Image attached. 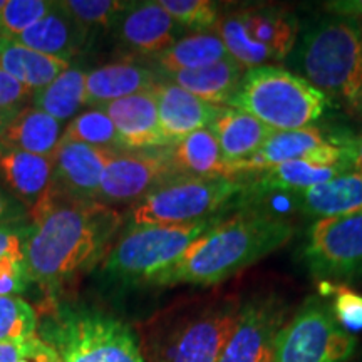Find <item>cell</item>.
Returning a JSON list of instances; mask_svg holds the SVG:
<instances>
[{"mask_svg":"<svg viewBox=\"0 0 362 362\" xmlns=\"http://www.w3.org/2000/svg\"><path fill=\"white\" fill-rule=\"evenodd\" d=\"M25 216V208L11 193L0 188V225H16Z\"/></svg>","mask_w":362,"mask_h":362,"instance_id":"41","label":"cell"},{"mask_svg":"<svg viewBox=\"0 0 362 362\" xmlns=\"http://www.w3.org/2000/svg\"><path fill=\"white\" fill-rule=\"evenodd\" d=\"M112 27L121 45L136 56L156 59L178 40V24L160 2L129 4Z\"/></svg>","mask_w":362,"mask_h":362,"instance_id":"15","label":"cell"},{"mask_svg":"<svg viewBox=\"0 0 362 362\" xmlns=\"http://www.w3.org/2000/svg\"><path fill=\"white\" fill-rule=\"evenodd\" d=\"M245 192V180L176 175L134 203L129 228L187 225L211 218L220 208Z\"/></svg>","mask_w":362,"mask_h":362,"instance_id":"8","label":"cell"},{"mask_svg":"<svg viewBox=\"0 0 362 362\" xmlns=\"http://www.w3.org/2000/svg\"><path fill=\"white\" fill-rule=\"evenodd\" d=\"M329 99L304 78L277 66L247 69L226 106L243 111L275 131L309 128Z\"/></svg>","mask_w":362,"mask_h":362,"instance_id":"6","label":"cell"},{"mask_svg":"<svg viewBox=\"0 0 362 362\" xmlns=\"http://www.w3.org/2000/svg\"><path fill=\"white\" fill-rule=\"evenodd\" d=\"M30 211L34 223L22 243L25 279L47 291L103 260L123 223V215L104 203L49 193Z\"/></svg>","mask_w":362,"mask_h":362,"instance_id":"1","label":"cell"},{"mask_svg":"<svg viewBox=\"0 0 362 362\" xmlns=\"http://www.w3.org/2000/svg\"><path fill=\"white\" fill-rule=\"evenodd\" d=\"M27 228L16 225H0V259L2 257H16L24 260L22 243H24Z\"/></svg>","mask_w":362,"mask_h":362,"instance_id":"40","label":"cell"},{"mask_svg":"<svg viewBox=\"0 0 362 362\" xmlns=\"http://www.w3.org/2000/svg\"><path fill=\"white\" fill-rule=\"evenodd\" d=\"M325 11L347 19H362V0H336L325 4Z\"/></svg>","mask_w":362,"mask_h":362,"instance_id":"43","label":"cell"},{"mask_svg":"<svg viewBox=\"0 0 362 362\" xmlns=\"http://www.w3.org/2000/svg\"><path fill=\"white\" fill-rule=\"evenodd\" d=\"M29 341L21 344H0V362H19L21 357L25 354Z\"/></svg>","mask_w":362,"mask_h":362,"instance_id":"44","label":"cell"},{"mask_svg":"<svg viewBox=\"0 0 362 362\" xmlns=\"http://www.w3.org/2000/svg\"><path fill=\"white\" fill-rule=\"evenodd\" d=\"M218 221L211 216L187 225L129 228L104 257V274L124 285H153L194 240Z\"/></svg>","mask_w":362,"mask_h":362,"instance_id":"7","label":"cell"},{"mask_svg":"<svg viewBox=\"0 0 362 362\" xmlns=\"http://www.w3.org/2000/svg\"><path fill=\"white\" fill-rule=\"evenodd\" d=\"M51 362H146L138 334L94 307L54 304L37 324Z\"/></svg>","mask_w":362,"mask_h":362,"instance_id":"3","label":"cell"},{"mask_svg":"<svg viewBox=\"0 0 362 362\" xmlns=\"http://www.w3.org/2000/svg\"><path fill=\"white\" fill-rule=\"evenodd\" d=\"M356 349V337L334 319L322 297H309L275 341L272 362H346Z\"/></svg>","mask_w":362,"mask_h":362,"instance_id":"9","label":"cell"},{"mask_svg":"<svg viewBox=\"0 0 362 362\" xmlns=\"http://www.w3.org/2000/svg\"><path fill=\"white\" fill-rule=\"evenodd\" d=\"M4 4H6V0H0V11H2V7H4Z\"/></svg>","mask_w":362,"mask_h":362,"instance_id":"47","label":"cell"},{"mask_svg":"<svg viewBox=\"0 0 362 362\" xmlns=\"http://www.w3.org/2000/svg\"><path fill=\"white\" fill-rule=\"evenodd\" d=\"M210 129L214 131L220 144L226 168L228 165H235L255 155L275 133V129L269 128L257 117L228 106L221 107Z\"/></svg>","mask_w":362,"mask_h":362,"instance_id":"22","label":"cell"},{"mask_svg":"<svg viewBox=\"0 0 362 362\" xmlns=\"http://www.w3.org/2000/svg\"><path fill=\"white\" fill-rule=\"evenodd\" d=\"M228 57L230 54L220 35L215 30H205L178 39L168 51L160 54L155 62L161 74L170 76L180 71L210 66Z\"/></svg>","mask_w":362,"mask_h":362,"instance_id":"28","label":"cell"},{"mask_svg":"<svg viewBox=\"0 0 362 362\" xmlns=\"http://www.w3.org/2000/svg\"><path fill=\"white\" fill-rule=\"evenodd\" d=\"M86 37H88V30L72 19L61 7V4L54 2L52 8L42 19L30 25L13 40L35 52L69 61L84 47Z\"/></svg>","mask_w":362,"mask_h":362,"instance_id":"18","label":"cell"},{"mask_svg":"<svg viewBox=\"0 0 362 362\" xmlns=\"http://www.w3.org/2000/svg\"><path fill=\"white\" fill-rule=\"evenodd\" d=\"M347 171L349 168L344 165L325 166L302 160L287 161L257 173L252 183L247 185V192L252 194L275 192L297 193L319 183H325V181L347 173Z\"/></svg>","mask_w":362,"mask_h":362,"instance_id":"26","label":"cell"},{"mask_svg":"<svg viewBox=\"0 0 362 362\" xmlns=\"http://www.w3.org/2000/svg\"><path fill=\"white\" fill-rule=\"evenodd\" d=\"M336 144L344 148L347 158V165L352 168L356 173H362V134L359 136H349V138H344Z\"/></svg>","mask_w":362,"mask_h":362,"instance_id":"42","label":"cell"},{"mask_svg":"<svg viewBox=\"0 0 362 362\" xmlns=\"http://www.w3.org/2000/svg\"><path fill=\"white\" fill-rule=\"evenodd\" d=\"M115 151L117 149L61 139L52 155V180L47 193L66 200L98 202L104 168Z\"/></svg>","mask_w":362,"mask_h":362,"instance_id":"14","label":"cell"},{"mask_svg":"<svg viewBox=\"0 0 362 362\" xmlns=\"http://www.w3.org/2000/svg\"><path fill=\"white\" fill-rule=\"evenodd\" d=\"M214 30L220 35V39L223 40L230 57L235 59V61H237L238 64H242L245 69L265 66L267 61L275 59L274 52L250 39V35H248L247 30L243 29L237 13L226 16L223 19H218L216 25L214 27ZM275 61H277V59H275Z\"/></svg>","mask_w":362,"mask_h":362,"instance_id":"32","label":"cell"},{"mask_svg":"<svg viewBox=\"0 0 362 362\" xmlns=\"http://www.w3.org/2000/svg\"><path fill=\"white\" fill-rule=\"evenodd\" d=\"M320 293L332 297L334 319L337 324L354 336V332L362 330V296L347 285H339L334 282H320Z\"/></svg>","mask_w":362,"mask_h":362,"instance_id":"37","label":"cell"},{"mask_svg":"<svg viewBox=\"0 0 362 362\" xmlns=\"http://www.w3.org/2000/svg\"><path fill=\"white\" fill-rule=\"evenodd\" d=\"M171 161L180 175L198 178H228L226 163L214 131L203 128L170 148Z\"/></svg>","mask_w":362,"mask_h":362,"instance_id":"27","label":"cell"},{"mask_svg":"<svg viewBox=\"0 0 362 362\" xmlns=\"http://www.w3.org/2000/svg\"><path fill=\"white\" fill-rule=\"evenodd\" d=\"M288 307L277 293H260L240 304L233 332L218 362H272Z\"/></svg>","mask_w":362,"mask_h":362,"instance_id":"12","label":"cell"},{"mask_svg":"<svg viewBox=\"0 0 362 362\" xmlns=\"http://www.w3.org/2000/svg\"><path fill=\"white\" fill-rule=\"evenodd\" d=\"M34 93L25 86L17 83L12 76L0 69V117L11 121L17 112L27 107V103H33Z\"/></svg>","mask_w":362,"mask_h":362,"instance_id":"38","label":"cell"},{"mask_svg":"<svg viewBox=\"0 0 362 362\" xmlns=\"http://www.w3.org/2000/svg\"><path fill=\"white\" fill-rule=\"evenodd\" d=\"M62 141H74L89 144L96 148H107V149H123L119 141V136L116 133L115 124L107 117L104 111L99 107L84 111L72 117L67 128L62 131Z\"/></svg>","mask_w":362,"mask_h":362,"instance_id":"31","label":"cell"},{"mask_svg":"<svg viewBox=\"0 0 362 362\" xmlns=\"http://www.w3.org/2000/svg\"><path fill=\"white\" fill-rule=\"evenodd\" d=\"M98 107L112 121L123 149L144 151L171 146L160 128L156 99L151 89Z\"/></svg>","mask_w":362,"mask_h":362,"instance_id":"16","label":"cell"},{"mask_svg":"<svg viewBox=\"0 0 362 362\" xmlns=\"http://www.w3.org/2000/svg\"><path fill=\"white\" fill-rule=\"evenodd\" d=\"M69 67V61L45 56L16 40L0 37V69L33 93L44 89Z\"/></svg>","mask_w":362,"mask_h":362,"instance_id":"24","label":"cell"},{"mask_svg":"<svg viewBox=\"0 0 362 362\" xmlns=\"http://www.w3.org/2000/svg\"><path fill=\"white\" fill-rule=\"evenodd\" d=\"M176 24L205 33L218 22V7L210 0H158Z\"/></svg>","mask_w":362,"mask_h":362,"instance_id":"36","label":"cell"},{"mask_svg":"<svg viewBox=\"0 0 362 362\" xmlns=\"http://www.w3.org/2000/svg\"><path fill=\"white\" fill-rule=\"evenodd\" d=\"M59 4L88 33L96 27L112 25L129 6V2L117 0H67Z\"/></svg>","mask_w":362,"mask_h":362,"instance_id":"35","label":"cell"},{"mask_svg":"<svg viewBox=\"0 0 362 362\" xmlns=\"http://www.w3.org/2000/svg\"><path fill=\"white\" fill-rule=\"evenodd\" d=\"M54 2L45 0H6L0 11V37L17 39L24 30L51 11Z\"/></svg>","mask_w":362,"mask_h":362,"instance_id":"34","label":"cell"},{"mask_svg":"<svg viewBox=\"0 0 362 362\" xmlns=\"http://www.w3.org/2000/svg\"><path fill=\"white\" fill-rule=\"evenodd\" d=\"M293 232L288 220L262 211L220 220L194 240L151 287L220 284L291 242Z\"/></svg>","mask_w":362,"mask_h":362,"instance_id":"2","label":"cell"},{"mask_svg":"<svg viewBox=\"0 0 362 362\" xmlns=\"http://www.w3.org/2000/svg\"><path fill=\"white\" fill-rule=\"evenodd\" d=\"M238 297H220L161 317L149 327L146 362H218L232 336Z\"/></svg>","mask_w":362,"mask_h":362,"instance_id":"5","label":"cell"},{"mask_svg":"<svg viewBox=\"0 0 362 362\" xmlns=\"http://www.w3.org/2000/svg\"><path fill=\"white\" fill-rule=\"evenodd\" d=\"M307 267L322 282L347 280L362 272V214L320 218L307 232Z\"/></svg>","mask_w":362,"mask_h":362,"instance_id":"10","label":"cell"},{"mask_svg":"<svg viewBox=\"0 0 362 362\" xmlns=\"http://www.w3.org/2000/svg\"><path fill=\"white\" fill-rule=\"evenodd\" d=\"M170 148L115 151L104 168L98 202L107 206L136 203L166 180L180 175L171 161Z\"/></svg>","mask_w":362,"mask_h":362,"instance_id":"11","label":"cell"},{"mask_svg":"<svg viewBox=\"0 0 362 362\" xmlns=\"http://www.w3.org/2000/svg\"><path fill=\"white\" fill-rule=\"evenodd\" d=\"M158 76L136 62H115L86 74V106L98 107L153 89Z\"/></svg>","mask_w":362,"mask_h":362,"instance_id":"20","label":"cell"},{"mask_svg":"<svg viewBox=\"0 0 362 362\" xmlns=\"http://www.w3.org/2000/svg\"><path fill=\"white\" fill-rule=\"evenodd\" d=\"M52 166V156L0 151V181L22 206L30 210L51 187Z\"/></svg>","mask_w":362,"mask_h":362,"instance_id":"19","label":"cell"},{"mask_svg":"<svg viewBox=\"0 0 362 362\" xmlns=\"http://www.w3.org/2000/svg\"><path fill=\"white\" fill-rule=\"evenodd\" d=\"M7 124V121H4L2 117H0V133H2V129H4V126Z\"/></svg>","mask_w":362,"mask_h":362,"instance_id":"46","label":"cell"},{"mask_svg":"<svg viewBox=\"0 0 362 362\" xmlns=\"http://www.w3.org/2000/svg\"><path fill=\"white\" fill-rule=\"evenodd\" d=\"M160 128L173 146L194 131L210 128L223 106L205 103L170 79H158L153 86Z\"/></svg>","mask_w":362,"mask_h":362,"instance_id":"17","label":"cell"},{"mask_svg":"<svg viewBox=\"0 0 362 362\" xmlns=\"http://www.w3.org/2000/svg\"><path fill=\"white\" fill-rule=\"evenodd\" d=\"M252 40L274 52L277 61L292 54L297 44V22L285 12L248 8L237 13Z\"/></svg>","mask_w":362,"mask_h":362,"instance_id":"29","label":"cell"},{"mask_svg":"<svg viewBox=\"0 0 362 362\" xmlns=\"http://www.w3.org/2000/svg\"><path fill=\"white\" fill-rule=\"evenodd\" d=\"M27 279L24 272V260L16 257L0 259V297H17L24 292Z\"/></svg>","mask_w":362,"mask_h":362,"instance_id":"39","label":"cell"},{"mask_svg":"<svg viewBox=\"0 0 362 362\" xmlns=\"http://www.w3.org/2000/svg\"><path fill=\"white\" fill-rule=\"evenodd\" d=\"M245 71V67L238 64L235 59L228 57L210 66L198 67V69L175 72V74L165 76V79L173 81L175 84L202 101L215 104V106H226Z\"/></svg>","mask_w":362,"mask_h":362,"instance_id":"25","label":"cell"},{"mask_svg":"<svg viewBox=\"0 0 362 362\" xmlns=\"http://www.w3.org/2000/svg\"><path fill=\"white\" fill-rule=\"evenodd\" d=\"M62 136V123L27 106L17 112L0 133V151H24L52 156Z\"/></svg>","mask_w":362,"mask_h":362,"instance_id":"23","label":"cell"},{"mask_svg":"<svg viewBox=\"0 0 362 362\" xmlns=\"http://www.w3.org/2000/svg\"><path fill=\"white\" fill-rule=\"evenodd\" d=\"M356 22L357 30H359V39H361V47H362V19H352Z\"/></svg>","mask_w":362,"mask_h":362,"instance_id":"45","label":"cell"},{"mask_svg":"<svg viewBox=\"0 0 362 362\" xmlns=\"http://www.w3.org/2000/svg\"><path fill=\"white\" fill-rule=\"evenodd\" d=\"M292 66L327 99L362 112V47L354 21L334 16L312 24L293 51Z\"/></svg>","mask_w":362,"mask_h":362,"instance_id":"4","label":"cell"},{"mask_svg":"<svg viewBox=\"0 0 362 362\" xmlns=\"http://www.w3.org/2000/svg\"><path fill=\"white\" fill-rule=\"evenodd\" d=\"M86 106V72L76 67L62 72L44 89L34 93L33 107L45 112L59 123L72 119Z\"/></svg>","mask_w":362,"mask_h":362,"instance_id":"30","label":"cell"},{"mask_svg":"<svg viewBox=\"0 0 362 362\" xmlns=\"http://www.w3.org/2000/svg\"><path fill=\"white\" fill-rule=\"evenodd\" d=\"M312 161L317 165L337 166L347 165L346 151L334 141H327L324 133L317 128H302L292 131H275L255 155L235 165H228V178L257 175L287 161ZM351 170V168H349Z\"/></svg>","mask_w":362,"mask_h":362,"instance_id":"13","label":"cell"},{"mask_svg":"<svg viewBox=\"0 0 362 362\" xmlns=\"http://www.w3.org/2000/svg\"><path fill=\"white\" fill-rule=\"evenodd\" d=\"M292 194L304 214L319 220L362 214V173L347 171Z\"/></svg>","mask_w":362,"mask_h":362,"instance_id":"21","label":"cell"},{"mask_svg":"<svg viewBox=\"0 0 362 362\" xmlns=\"http://www.w3.org/2000/svg\"><path fill=\"white\" fill-rule=\"evenodd\" d=\"M39 317L21 297H0V344H21L37 336Z\"/></svg>","mask_w":362,"mask_h":362,"instance_id":"33","label":"cell"}]
</instances>
